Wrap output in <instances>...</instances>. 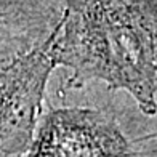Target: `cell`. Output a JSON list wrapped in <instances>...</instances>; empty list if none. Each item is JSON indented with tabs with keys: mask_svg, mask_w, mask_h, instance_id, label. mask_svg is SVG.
Wrapping results in <instances>:
<instances>
[{
	"mask_svg": "<svg viewBox=\"0 0 157 157\" xmlns=\"http://www.w3.org/2000/svg\"><path fill=\"white\" fill-rule=\"evenodd\" d=\"M152 29L128 0H66L53 39L69 83L103 80L132 93L146 114L155 112L157 45Z\"/></svg>",
	"mask_w": 157,
	"mask_h": 157,
	"instance_id": "obj_1",
	"label": "cell"
},
{
	"mask_svg": "<svg viewBox=\"0 0 157 157\" xmlns=\"http://www.w3.org/2000/svg\"><path fill=\"white\" fill-rule=\"evenodd\" d=\"M55 34L0 72V157H24L32 144L48 77L58 67Z\"/></svg>",
	"mask_w": 157,
	"mask_h": 157,
	"instance_id": "obj_2",
	"label": "cell"
},
{
	"mask_svg": "<svg viewBox=\"0 0 157 157\" xmlns=\"http://www.w3.org/2000/svg\"><path fill=\"white\" fill-rule=\"evenodd\" d=\"M130 143L109 114L61 108L42 114L24 157H130Z\"/></svg>",
	"mask_w": 157,
	"mask_h": 157,
	"instance_id": "obj_3",
	"label": "cell"
},
{
	"mask_svg": "<svg viewBox=\"0 0 157 157\" xmlns=\"http://www.w3.org/2000/svg\"><path fill=\"white\" fill-rule=\"evenodd\" d=\"M66 0H0V72L58 31Z\"/></svg>",
	"mask_w": 157,
	"mask_h": 157,
	"instance_id": "obj_4",
	"label": "cell"
}]
</instances>
